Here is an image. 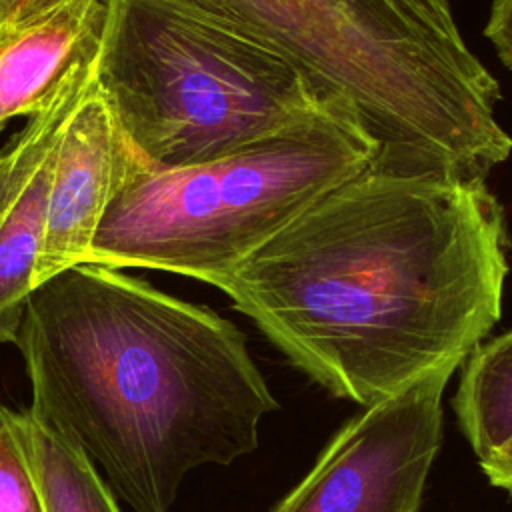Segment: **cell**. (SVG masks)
Here are the masks:
<instances>
[{
    "label": "cell",
    "instance_id": "obj_7",
    "mask_svg": "<svg viewBox=\"0 0 512 512\" xmlns=\"http://www.w3.org/2000/svg\"><path fill=\"white\" fill-rule=\"evenodd\" d=\"M96 82V60L76 66L52 100L0 148V342L16 340L36 288L54 164L66 126Z\"/></svg>",
    "mask_w": 512,
    "mask_h": 512
},
{
    "label": "cell",
    "instance_id": "obj_5",
    "mask_svg": "<svg viewBox=\"0 0 512 512\" xmlns=\"http://www.w3.org/2000/svg\"><path fill=\"white\" fill-rule=\"evenodd\" d=\"M376 160V142L338 108L202 164L164 168L140 156L84 264L164 270L218 288L278 230Z\"/></svg>",
    "mask_w": 512,
    "mask_h": 512
},
{
    "label": "cell",
    "instance_id": "obj_12",
    "mask_svg": "<svg viewBox=\"0 0 512 512\" xmlns=\"http://www.w3.org/2000/svg\"><path fill=\"white\" fill-rule=\"evenodd\" d=\"M0 512H46L4 404H0Z\"/></svg>",
    "mask_w": 512,
    "mask_h": 512
},
{
    "label": "cell",
    "instance_id": "obj_11",
    "mask_svg": "<svg viewBox=\"0 0 512 512\" xmlns=\"http://www.w3.org/2000/svg\"><path fill=\"white\" fill-rule=\"evenodd\" d=\"M460 368L452 410L482 458L512 436V326L478 344Z\"/></svg>",
    "mask_w": 512,
    "mask_h": 512
},
{
    "label": "cell",
    "instance_id": "obj_14",
    "mask_svg": "<svg viewBox=\"0 0 512 512\" xmlns=\"http://www.w3.org/2000/svg\"><path fill=\"white\" fill-rule=\"evenodd\" d=\"M480 468L492 486L512 494V436L484 454Z\"/></svg>",
    "mask_w": 512,
    "mask_h": 512
},
{
    "label": "cell",
    "instance_id": "obj_6",
    "mask_svg": "<svg viewBox=\"0 0 512 512\" xmlns=\"http://www.w3.org/2000/svg\"><path fill=\"white\" fill-rule=\"evenodd\" d=\"M456 370L438 368L362 408L272 512H418L442 444V394Z\"/></svg>",
    "mask_w": 512,
    "mask_h": 512
},
{
    "label": "cell",
    "instance_id": "obj_3",
    "mask_svg": "<svg viewBox=\"0 0 512 512\" xmlns=\"http://www.w3.org/2000/svg\"><path fill=\"white\" fill-rule=\"evenodd\" d=\"M294 58L378 146L376 168L486 180L512 152L500 82L450 0H188Z\"/></svg>",
    "mask_w": 512,
    "mask_h": 512
},
{
    "label": "cell",
    "instance_id": "obj_15",
    "mask_svg": "<svg viewBox=\"0 0 512 512\" xmlns=\"http://www.w3.org/2000/svg\"><path fill=\"white\" fill-rule=\"evenodd\" d=\"M20 2H24V0H0V20L6 18Z\"/></svg>",
    "mask_w": 512,
    "mask_h": 512
},
{
    "label": "cell",
    "instance_id": "obj_1",
    "mask_svg": "<svg viewBox=\"0 0 512 512\" xmlns=\"http://www.w3.org/2000/svg\"><path fill=\"white\" fill-rule=\"evenodd\" d=\"M508 248L486 180L370 168L320 196L218 290L310 380L368 408L460 368L488 338Z\"/></svg>",
    "mask_w": 512,
    "mask_h": 512
},
{
    "label": "cell",
    "instance_id": "obj_2",
    "mask_svg": "<svg viewBox=\"0 0 512 512\" xmlns=\"http://www.w3.org/2000/svg\"><path fill=\"white\" fill-rule=\"evenodd\" d=\"M14 344L28 410L134 512H172L190 470L252 454L280 408L234 322L102 264L38 284Z\"/></svg>",
    "mask_w": 512,
    "mask_h": 512
},
{
    "label": "cell",
    "instance_id": "obj_9",
    "mask_svg": "<svg viewBox=\"0 0 512 512\" xmlns=\"http://www.w3.org/2000/svg\"><path fill=\"white\" fill-rule=\"evenodd\" d=\"M106 0H24L0 20V130L46 108L64 78L98 56Z\"/></svg>",
    "mask_w": 512,
    "mask_h": 512
},
{
    "label": "cell",
    "instance_id": "obj_10",
    "mask_svg": "<svg viewBox=\"0 0 512 512\" xmlns=\"http://www.w3.org/2000/svg\"><path fill=\"white\" fill-rule=\"evenodd\" d=\"M46 512H120L114 492L70 438L30 410L4 406Z\"/></svg>",
    "mask_w": 512,
    "mask_h": 512
},
{
    "label": "cell",
    "instance_id": "obj_4",
    "mask_svg": "<svg viewBox=\"0 0 512 512\" xmlns=\"http://www.w3.org/2000/svg\"><path fill=\"white\" fill-rule=\"evenodd\" d=\"M96 82L140 156L164 168L348 112L262 34L188 0H106Z\"/></svg>",
    "mask_w": 512,
    "mask_h": 512
},
{
    "label": "cell",
    "instance_id": "obj_13",
    "mask_svg": "<svg viewBox=\"0 0 512 512\" xmlns=\"http://www.w3.org/2000/svg\"><path fill=\"white\" fill-rule=\"evenodd\" d=\"M484 36L492 42L498 60L512 70V0H492Z\"/></svg>",
    "mask_w": 512,
    "mask_h": 512
},
{
    "label": "cell",
    "instance_id": "obj_8",
    "mask_svg": "<svg viewBox=\"0 0 512 512\" xmlns=\"http://www.w3.org/2000/svg\"><path fill=\"white\" fill-rule=\"evenodd\" d=\"M140 152L120 126L98 82L60 142L34 284L84 264L106 208Z\"/></svg>",
    "mask_w": 512,
    "mask_h": 512
}]
</instances>
